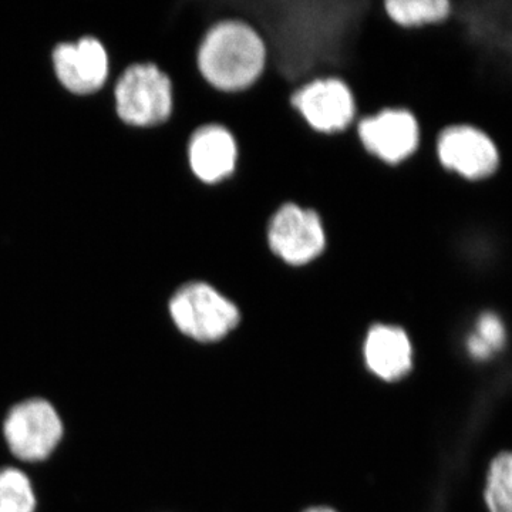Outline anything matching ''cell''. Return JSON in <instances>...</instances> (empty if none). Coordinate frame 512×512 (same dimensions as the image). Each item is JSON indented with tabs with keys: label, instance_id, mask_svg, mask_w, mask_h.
<instances>
[{
	"label": "cell",
	"instance_id": "1",
	"mask_svg": "<svg viewBox=\"0 0 512 512\" xmlns=\"http://www.w3.org/2000/svg\"><path fill=\"white\" fill-rule=\"evenodd\" d=\"M268 63L261 35L241 19L214 23L202 37L197 67L202 79L222 93H238L258 82Z\"/></svg>",
	"mask_w": 512,
	"mask_h": 512
},
{
	"label": "cell",
	"instance_id": "2",
	"mask_svg": "<svg viewBox=\"0 0 512 512\" xmlns=\"http://www.w3.org/2000/svg\"><path fill=\"white\" fill-rule=\"evenodd\" d=\"M168 313L175 328L201 343L220 342L237 330L242 320L231 299L202 281L177 286L168 301Z\"/></svg>",
	"mask_w": 512,
	"mask_h": 512
},
{
	"label": "cell",
	"instance_id": "3",
	"mask_svg": "<svg viewBox=\"0 0 512 512\" xmlns=\"http://www.w3.org/2000/svg\"><path fill=\"white\" fill-rule=\"evenodd\" d=\"M437 163L463 183H488L501 168L497 141L480 124L456 123L441 128L434 138Z\"/></svg>",
	"mask_w": 512,
	"mask_h": 512
},
{
	"label": "cell",
	"instance_id": "4",
	"mask_svg": "<svg viewBox=\"0 0 512 512\" xmlns=\"http://www.w3.org/2000/svg\"><path fill=\"white\" fill-rule=\"evenodd\" d=\"M117 111L131 126L160 127L174 111V87L157 63L128 67L116 87Z\"/></svg>",
	"mask_w": 512,
	"mask_h": 512
},
{
	"label": "cell",
	"instance_id": "5",
	"mask_svg": "<svg viewBox=\"0 0 512 512\" xmlns=\"http://www.w3.org/2000/svg\"><path fill=\"white\" fill-rule=\"evenodd\" d=\"M13 456L28 463L46 460L63 437L59 413L45 399H29L10 409L3 424Z\"/></svg>",
	"mask_w": 512,
	"mask_h": 512
},
{
	"label": "cell",
	"instance_id": "6",
	"mask_svg": "<svg viewBox=\"0 0 512 512\" xmlns=\"http://www.w3.org/2000/svg\"><path fill=\"white\" fill-rule=\"evenodd\" d=\"M266 241L272 254L289 266L311 264L326 247L325 231L316 211L291 202L272 215Z\"/></svg>",
	"mask_w": 512,
	"mask_h": 512
},
{
	"label": "cell",
	"instance_id": "7",
	"mask_svg": "<svg viewBox=\"0 0 512 512\" xmlns=\"http://www.w3.org/2000/svg\"><path fill=\"white\" fill-rule=\"evenodd\" d=\"M291 104L316 133H343L355 124V99L348 84L338 77H316L296 87Z\"/></svg>",
	"mask_w": 512,
	"mask_h": 512
},
{
	"label": "cell",
	"instance_id": "8",
	"mask_svg": "<svg viewBox=\"0 0 512 512\" xmlns=\"http://www.w3.org/2000/svg\"><path fill=\"white\" fill-rule=\"evenodd\" d=\"M355 128L367 153L384 164H402L420 147L419 121L406 109H383L373 116L359 117Z\"/></svg>",
	"mask_w": 512,
	"mask_h": 512
},
{
	"label": "cell",
	"instance_id": "9",
	"mask_svg": "<svg viewBox=\"0 0 512 512\" xmlns=\"http://www.w3.org/2000/svg\"><path fill=\"white\" fill-rule=\"evenodd\" d=\"M187 160L191 173L201 183H221L231 177L237 167V141L224 126L205 124L191 134Z\"/></svg>",
	"mask_w": 512,
	"mask_h": 512
},
{
	"label": "cell",
	"instance_id": "10",
	"mask_svg": "<svg viewBox=\"0 0 512 512\" xmlns=\"http://www.w3.org/2000/svg\"><path fill=\"white\" fill-rule=\"evenodd\" d=\"M53 63L60 82L76 94L97 92L106 82L109 73L106 50L93 37L57 46L53 53Z\"/></svg>",
	"mask_w": 512,
	"mask_h": 512
},
{
	"label": "cell",
	"instance_id": "11",
	"mask_svg": "<svg viewBox=\"0 0 512 512\" xmlns=\"http://www.w3.org/2000/svg\"><path fill=\"white\" fill-rule=\"evenodd\" d=\"M366 365L386 382L402 379L412 370L413 348L409 335L394 323H375L367 330Z\"/></svg>",
	"mask_w": 512,
	"mask_h": 512
},
{
	"label": "cell",
	"instance_id": "12",
	"mask_svg": "<svg viewBox=\"0 0 512 512\" xmlns=\"http://www.w3.org/2000/svg\"><path fill=\"white\" fill-rule=\"evenodd\" d=\"M387 18L402 29L441 25L453 15L451 0H383Z\"/></svg>",
	"mask_w": 512,
	"mask_h": 512
},
{
	"label": "cell",
	"instance_id": "13",
	"mask_svg": "<svg viewBox=\"0 0 512 512\" xmlns=\"http://www.w3.org/2000/svg\"><path fill=\"white\" fill-rule=\"evenodd\" d=\"M36 495L29 477L18 468L0 470V512H35Z\"/></svg>",
	"mask_w": 512,
	"mask_h": 512
},
{
	"label": "cell",
	"instance_id": "14",
	"mask_svg": "<svg viewBox=\"0 0 512 512\" xmlns=\"http://www.w3.org/2000/svg\"><path fill=\"white\" fill-rule=\"evenodd\" d=\"M485 501L490 512H512V453L500 454L491 463Z\"/></svg>",
	"mask_w": 512,
	"mask_h": 512
},
{
	"label": "cell",
	"instance_id": "15",
	"mask_svg": "<svg viewBox=\"0 0 512 512\" xmlns=\"http://www.w3.org/2000/svg\"><path fill=\"white\" fill-rule=\"evenodd\" d=\"M471 336L493 355V353L503 349L507 332H505V326L500 316L493 312H484L478 316L476 332Z\"/></svg>",
	"mask_w": 512,
	"mask_h": 512
},
{
	"label": "cell",
	"instance_id": "16",
	"mask_svg": "<svg viewBox=\"0 0 512 512\" xmlns=\"http://www.w3.org/2000/svg\"><path fill=\"white\" fill-rule=\"evenodd\" d=\"M305 512H336V511L332 510V508H329V507H313V508H309V510H306Z\"/></svg>",
	"mask_w": 512,
	"mask_h": 512
}]
</instances>
